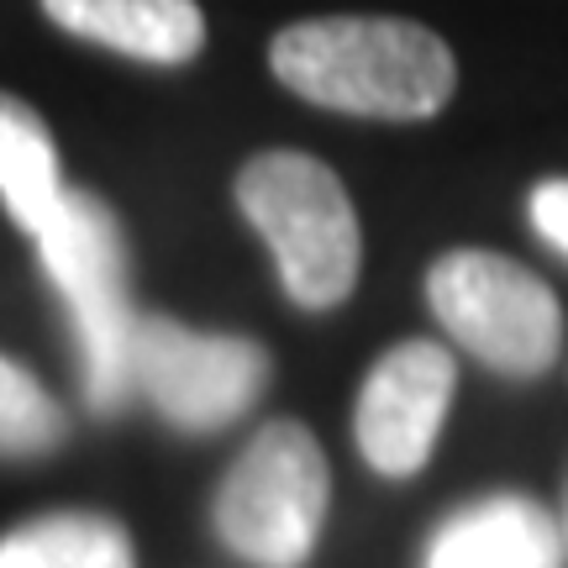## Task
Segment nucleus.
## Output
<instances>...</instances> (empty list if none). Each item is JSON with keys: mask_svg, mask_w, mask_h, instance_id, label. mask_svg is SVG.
Here are the masks:
<instances>
[{"mask_svg": "<svg viewBox=\"0 0 568 568\" xmlns=\"http://www.w3.org/2000/svg\"><path fill=\"white\" fill-rule=\"evenodd\" d=\"M0 201L27 237H38L63 201L59 153H53L48 126L32 105L6 90H0Z\"/></svg>", "mask_w": 568, "mask_h": 568, "instance_id": "nucleus-10", "label": "nucleus"}, {"mask_svg": "<svg viewBox=\"0 0 568 568\" xmlns=\"http://www.w3.org/2000/svg\"><path fill=\"white\" fill-rule=\"evenodd\" d=\"M432 316L464 343L479 364L510 379H531L564 347V311L558 295L506 253L458 247L426 274Z\"/></svg>", "mask_w": 568, "mask_h": 568, "instance_id": "nucleus-4", "label": "nucleus"}, {"mask_svg": "<svg viewBox=\"0 0 568 568\" xmlns=\"http://www.w3.org/2000/svg\"><path fill=\"white\" fill-rule=\"evenodd\" d=\"M268 63L274 80L301 101L374 122H426L453 101L458 84L447 42L400 17L295 21L274 38Z\"/></svg>", "mask_w": 568, "mask_h": 568, "instance_id": "nucleus-1", "label": "nucleus"}, {"mask_svg": "<svg viewBox=\"0 0 568 568\" xmlns=\"http://www.w3.org/2000/svg\"><path fill=\"white\" fill-rule=\"evenodd\" d=\"M268 379V358L258 343L190 332L163 316L132 322L126 343V389H142L159 416H169L184 432L237 422Z\"/></svg>", "mask_w": 568, "mask_h": 568, "instance_id": "nucleus-6", "label": "nucleus"}, {"mask_svg": "<svg viewBox=\"0 0 568 568\" xmlns=\"http://www.w3.org/2000/svg\"><path fill=\"white\" fill-rule=\"evenodd\" d=\"M0 568H138L132 542L105 516H42L0 537Z\"/></svg>", "mask_w": 568, "mask_h": 568, "instance_id": "nucleus-11", "label": "nucleus"}, {"mask_svg": "<svg viewBox=\"0 0 568 568\" xmlns=\"http://www.w3.org/2000/svg\"><path fill=\"white\" fill-rule=\"evenodd\" d=\"M458 389L453 353L437 343H400L374 364L358 395V453L385 479H410L432 458Z\"/></svg>", "mask_w": 568, "mask_h": 568, "instance_id": "nucleus-7", "label": "nucleus"}, {"mask_svg": "<svg viewBox=\"0 0 568 568\" xmlns=\"http://www.w3.org/2000/svg\"><path fill=\"white\" fill-rule=\"evenodd\" d=\"M42 268L53 274L59 295L74 311L84 347V395L90 410H116L126 400V343H132V311H126V258L116 216L84 190H63L53 222L38 237Z\"/></svg>", "mask_w": 568, "mask_h": 568, "instance_id": "nucleus-5", "label": "nucleus"}, {"mask_svg": "<svg viewBox=\"0 0 568 568\" xmlns=\"http://www.w3.org/2000/svg\"><path fill=\"white\" fill-rule=\"evenodd\" d=\"M332 479L316 437L301 422H268L216 489V531L258 568H295L316 548Z\"/></svg>", "mask_w": 568, "mask_h": 568, "instance_id": "nucleus-3", "label": "nucleus"}, {"mask_svg": "<svg viewBox=\"0 0 568 568\" xmlns=\"http://www.w3.org/2000/svg\"><path fill=\"white\" fill-rule=\"evenodd\" d=\"M564 548H568V516H564Z\"/></svg>", "mask_w": 568, "mask_h": 568, "instance_id": "nucleus-14", "label": "nucleus"}, {"mask_svg": "<svg viewBox=\"0 0 568 568\" xmlns=\"http://www.w3.org/2000/svg\"><path fill=\"white\" fill-rule=\"evenodd\" d=\"M237 205L268 243L280 284L305 311H332L358 284V216L343 180L305 153H258L237 174Z\"/></svg>", "mask_w": 568, "mask_h": 568, "instance_id": "nucleus-2", "label": "nucleus"}, {"mask_svg": "<svg viewBox=\"0 0 568 568\" xmlns=\"http://www.w3.org/2000/svg\"><path fill=\"white\" fill-rule=\"evenodd\" d=\"M53 27L138 63H190L205 48V17L195 0H42Z\"/></svg>", "mask_w": 568, "mask_h": 568, "instance_id": "nucleus-8", "label": "nucleus"}, {"mask_svg": "<svg viewBox=\"0 0 568 568\" xmlns=\"http://www.w3.org/2000/svg\"><path fill=\"white\" fill-rule=\"evenodd\" d=\"M564 531L527 495H489L458 510L426 552V568H558Z\"/></svg>", "mask_w": 568, "mask_h": 568, "instance_id": "nucleus-9", "label": "nucleus"}, {"mask_svg": "<svg viewBox=\"0 0 568 568\" xmlns=\"http://www.w3.org/2000/svg\"><path fill=\"white\" fill-rule=\"evenodd\" d=\"M59 437H63V416L48 400V389L0 353V458L48 453V447H59Z\"/></svg>", "mask_w": 568, "mask_h": 568, "instance_id": "nucleus-12", "label": "nucleus"}, {"mask_svg": "<svg viewBox=\"0 0 568 568\" xmlns=\"http://www.w3.org/2000/svg\"><path fill=\"white\" fill-rule=\"evenodd\" d=\"M531 226L568 258V180H542L531 190Z\"/></svg>", "mask_w": 568, "mask_h": 568, "instance_id": "nucleus-13", "label": "nucleus"}]
</instances>
